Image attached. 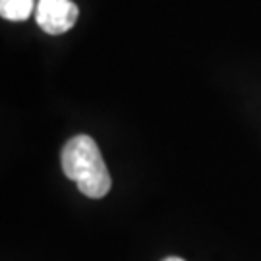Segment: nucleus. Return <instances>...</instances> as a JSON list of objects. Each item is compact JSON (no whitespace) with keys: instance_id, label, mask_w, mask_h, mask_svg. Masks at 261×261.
I'll return each instance as SVG.
<instances>
[{"instance_id":"nucleus-1","label":"nucleus","mask_w":261,"mask_h":261,"mask_svg":"<svg viewBox=\"0 0 261 261\" xmlns=\"http://www.w3.org/2000/svg\"><path fill=\"white\" fill-rule=\"evenodd\" d=\"M60 163L66 178L74 180L85 197L101 199L111 192V172L91 136L80 134L66 141L60 153Z\"/></svg>"},{"instance_id":"nucleus-2","label":"nucleus","mask_w":261,"mask_h":261,"mask_svg":"<svg viewBox=\"0 0 261 261\" xmlns=\"http://www.w3.org/2000/svg\"><path fill=\"white\" fill-rule=\"evenodd\" d=\"M77 14L72 0H39L37 25L48 35H62L75 25Z\"/></svg>"},{"instance_id":"nucleus-3","label":"nucleus","mask_w":261,"mask_h":261,"mask_svg":"<svg viewBox=\"0 0 261 261\" xmlns=\"http://www.w3.org/2000/svg\"><path fill=\"white\" fill-rule=\"evenodd\" d=\"M35 0H0V16L10 21H23L31 16Z\"/></svg>"},{"instance_id":"nucleus-4","label":"nucleus","mask_w":261,"mask_h":261,"mask_svg":"<svg viewBox=\"0 0 261 261\" xmlns=\"http://www.w3.org/2000/svg\"><path fill=\"white\" fill-rule=\"evenodd\" d=\"M163 261H186V259H182V257H176V255H170V257H165Z\"/></svg>"}]
</instances>
